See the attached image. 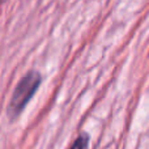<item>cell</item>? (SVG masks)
<instances>
[{
  "label": "cell",
  "instance_id": "obj_1",
  "mask_svg": "<svg viewBox=\"0 0 149 149\" xmlns=\"http://www.w3.org/2000/svg\"><path fill=\"white\" fill-rule=\"evenodd\" d=\"M42 81L41 74L36 71H30L20 80L17 86L15 88V92L10 98L9 106H8V116L12 120H15L25 109L28 102L36 94L37 89L39 88Z\"/></svg>",
  "mask_w": 149,
  "mask_h": 149
},
{
  "label": "cell",
  "instance_id": "obj_2",
  "mask_svg": "<svg viewBox=\"0 0 149 149\" xmlns=\"http://www.w3.org/2000/svg\"><path fill=\"white\" fill-rule=\"evenodd\" d=\"M88 144H89V137L85 134H82L74 140L71 149H88Z\"/></svg>",
  "mask_w": 149,
  "mask_h": 149
}]
</instances>
